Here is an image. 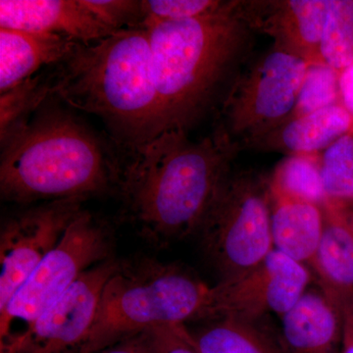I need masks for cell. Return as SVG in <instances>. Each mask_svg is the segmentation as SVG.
<instances>
[{
    "mask_svg": "<svg viewBox=\"0 0 353 353\" xmlns=\"http://www.w3.org/2000/svg\"><path fill=\"white\" fill-rule=\"evenodd\" d=\"M119 264L106 259L88 269L32 323L14 353H79L97 317L102 292Z\"/></svg>",
    "mask_w": 353,
    "mask_h": 353,
    "instance_id": "8fae6325",
    "label": "cell"
},
{
    "mask_svg": "<svg viewBox=\"0 0 353 353\" xmlns=\"http://www.w3.org/2000/svg\"><path fill=\"white\" fill-rule=\"evenodd\" d=\"M323 226L322 206L271 194L274 250L311 266L321 241Z\"/></svg>",
    "mask_w": 353,
    "mask_h": 353,
    "instance_id": "ac0fdd59",
    "label": "cell"
},
{
    "mask_svg": "<svg viewBox=\"0 0 353 353\" xmlns=\"http://www.w3.org/2000/svg\"><path fill=\"white\" fill-rule=\"evenodd\" d=\"M95 17L114 32L143 28V4L137 0H83Z\"/></svg>",
    "mask_w": 353,
    "mask_h": 353,
    "instance_id": "484cf974",
    "label": "cell"
},
{
    "mask_svg": "<svg viewBox=\"0 0 353 353\" xmlns=\"http://www.w3.org/2000/svg\"><path fill=\"white\" fill-rule=\"evenodd\" d=\"M77 41L0 28V94L68 57Z\"/></svg>",
    "mask_w": 353,
    "mask_h": 353,
    "instance_id": "2e32d148",
    "label": "cell"
},
{
    "mask_svg": "<svg viewBox=\"0 0 353 353\" xmlns=\"http://www.w3.org/2000/svg\"><path fill=\"white\" fill-rule=\"evenodd\" d=\"M326 294L340 311L341 324H343V343H341V353H353V290Z\"/></svg>",
    "mask_w": 353,
    "mask_h": 353,
    "instance_id": "83f0119b",
    "label": "cell"
},
{
    "mask_svg": "<svg viewBox=\"0 0 353 353\" xmlns=\"http://www.w3.org/2000/svg\"><path fill=\"white\" fill-rule=\"evenodd\" d=\"M0 28L92 43L114 34L83 0H1Z\"/></svg>",
    "mask_w": 353,
    "mask_h": 353,
    "instance_id": "4fadbf2b",
    "label": "cell"
},
{
    "mask_svg": "<svg viewBox=\"0 0 353 353\" xmlns=\"http://www.w3.org/2000/svg\"><path fill=\"white\" fill-rule=\"evenodd\" d=\"M329 0L241 1V12L255 32L268 34L274 46L305 60L323 63L321 41Z\"/></svg>",
    "mask_w": 353,
    "mask_h": 353,
    "instance_id": "7c38bea8",
    "label": "cell"
},
{
    "mask_svg": "<svg viewBox=\"0 0 353 353\" xmlns=\"http://www.w3.org/2000/svg\"><path fill=\"white\" fill-rule=\"evenodd\" d=\"M52 97L101 118L130 153L157 138L163 120L148 30H120L94 43H77L55 66Z\"/></svg>",
    "mask_w": 353,
    "mask_h": 353,
    "instance_id": "3957f363",
    "label": "cell"
},
{
    "mask_svg": "<svg viewBox=\"0 0 353 353\" xmlns=\"http://www.w3.org/2000/svg\"><path fill=\"white\" fill-rule=\"evenodd\" d=\"M146 353H199L185 324L165 325L143 333Z\"/></svg>",
    "mask_w": 353,
    "mask_h": 353,
    "instance_id": "4316f807",
    "label": "cell"
},
{
    "mask_svg": "<svg viewBox=\"0 0 353 353\" xmlns=\"http://www.w3.org/2000/svg\"><path fill=\"white\" fill-rule=\"evenodd\" d=\"M321 241L311 264L326 294L353 290V208L326 201Z\"/></svg>",
    "mask_w": 353,
    "mask_h": 353,
    "instance_id": "e0dca14e",
    "label": "cell"
},
{
    "mask_svg": "<svg viewBox=\"0 0 353 353\" xmlns=\"http://www.w3.org/2000/svg\"><path fill=\"white\" fill-rule=\"evenodd\" d=\"M353 129V116L341 103L290 118L272 131L252 139L243 150L320 155Z\"/></svg>",
    "mask_w": 353,
    "mask_h": 353,
    "instance_id": "5bb4252c",
    "label": "cell"
},
{
    "mask_svg": "<svg viewBox=\"0 0 353 353\" xmlns=\"http://www.w3.org/2000/svg\"><path fill=\"white\" fill-rule=\"evenodd\" d=\"M327 201L353 208V129L320 154Z\"/></svg>",
    "mask_w": 353,
    "mask_h": 353,
    "instance_id": "603a6c76",
    "label": "cell"
},
{
    "mask_svg": "<svg viewBox=\"0 0 353 353\" xmlns=\"http://www.w3.org/2000/svg\"><path fill=\"white\" fill-rule=\"evenodd\" d=\"M340 102V73L324 63L309 64L290 119Z\"/></svg>",
    "mask_w": 353,
    "mask_h": 353,
    "instance_id": "cb8c5ba5",
    "label": "cell"
},
{
    "mask_svg": "<svg viewBox=\"0 0 353 353\" xmlns=\"http://www.w3.org/2000/svg\"><path fill=\"white\" fill-rule=\"evenodd\" d=\"M224 0H141L143 28L155 23L178 22L214 13L226 4Z\"/></svg>",
    "mask_w": 353,
    "mask_h": 353,
    "instance_id": "d4e9b609",
    "label": "cell"
},
{
    "mask_svg": "<svg viewBox=\"0 0 353 353\" xmlns=\"http://www.w3.org/2000/svg\"><path fill=\"white\" fill-rule=\"evenodd\" d=\"M83 199L48 201L6 221L0 234V310L61 241Z\"/></svg>",
    "mask_w": 353,
    "mask_h": 353,
    "instance_id": "30bf717a",
    "label": "cell"
},
{
    "mask_svg": "<svg viewBox=\"0 0 353 353\" xmlns=\"http://www.w3.org/2000/svg\"><path fill=\"white\" fill-rule=\"evenodd\" d=\"M210 294V285L172 265H119L104 287L94 325L79 353H101L157 327L203 319Z\"/></svg>",
    "mask_w": 353,
    "mask_h": 353,
    "instance_id": "5b68a950",
    "label": "cell"
},
{
    "mask_svg": "<svg viewBox=\"0 0 353 353\" xmlns=\"http://www.w3.org/2000/svg\"><path fill=\"white\" fill-rule=\"evenodd\" d=\"M240 3L227 1L202 17L146 28L163 132H189L214 109L219 111L252 59L256 32Z\"/></svg>",
    "mask_w": 353,
    "mask_h": 353,
    "instance_id": "7a4b0ae2",
    "label": "cell"
},
{
    "mask_svg": "<svg viewBox=\"0 0 353 353\" xmlns=\"http://www.w3.org/2000/svg\"><path fill=\"white\" fill-rule=\"evenodd\" d=\"M192 336L199 353H285L257 321L240 318L209 319Z\"/></svg>",
    "mask_w": 353,
    "mask_h": 353,
    "instance_id": "d6986e66",
    "label": "cell"
},
{
    "mask_svg": "<svg viewBox=\"0 0 353 353\" xmlns=\"http://www.w3.org/2000/svg\"><path fill=\"white\" fill-rule=\"evenodd\" d=\"M309 63L272 46L252 59L221 106L219 123L234 143L243 145L290 119Z\"/></svg>",
    "mask_w": 353,
    "mask_h": 353,
    "instance_id": "ba28073f",
    "label": "cell"
},
{
    "mask_svg": "<svg viewBox=\"0 0 353 353\" xmlns=\"http://www.w3.org/2000/svg\"><path fill=\"white\" fill-rule=\"evenodd\" d=\"M340 101L353 116V63L340 73Z\"/></svg>",
    "mask_w": 353,
    "mask_h": 353,
    "instance_id": "f1b7e54d",
    "label": "cell"
},
{
    "mask_svg": "<svg viewBox=\"0 0 353 353\" xmlns=\"http://www.w3.org/2000/svg\"><path fill=\"white\" fill-rule=\"evenodd\" d=\"M282 320L288 353H341L340 311L320 288L307 290Z\"/></svg>",
    "mask_w": 353,
    "mask_h": 353,
    "instance_id": "9a60e30c",
    "label": "cell"
},
{
    "mask_svg": "<svg viewBox=\"0 0 353 353\" xmlns=\"http://www.w3.org/2000/svg\"><path fill=\"white\" fill-rule=\"evenodd\" d=\"M312 282L308 267L273 250L256 267L240 277L211 287L203 319L234 317L257 321L267 313L283 317Z\"/></svg>",
    "mask_w": 353,
    "mask_h": 353,
    "instance_id": "9c48e42d",
    "label": "cell"
},
{
    "mask_svg": "<svg viewBox=\"0 0 353 353\" xmlns=\"http://www.w3.org/2000/svg\"><path fill=\"white\" fill-rule=\"evenodd\" d=\"M199 233L221 281L240 277L261 263L274 250L268 179L252 171L233 172Z\"/></svg>",
    "mask_w": 353,
    "mask_h": 353,
    "instance_id": "8992f818",
    "label": "cell"
},
{
    "mask_svg": "<svg viewBox=\"0 0 353 353\" xmlns=\"http://www.w3.org/2000/svg\"><path fill=\"white\" fill-rule=\"evenodd\" d=\"M275 196L323 206L327 201L323 187L320 155H289L281 160L268 179Z\"/></svg>",
    "mask_w": 353,
    "mask_h": 353,
    "instance_id": "ffe728a7",
    "label": "cell"
},
{
    "mask_svg": "<svg viewBox=\"0 0 353 353\" xmlns=\"http://www.w3.org/2000/svg\"><path fill=\"white\" fill-rule=\"evenodd\" d=\"M57 65L0 94L1 139H6L13 130L27 122L46 99L52 97Z\"/></svg>",
    "mask_w": 353,
    "mask_h": 353,
    "instance_id": "44dd1931",
    "label": "cell"
},
{
    "mask_svg": "<svg viewBox=\"0 0 353 353\" xmlns=\"http://www.w3.org/2000/svg\"><path fill=\"white\" fill-rule=\"evenodd\" d=\"M101 353H146L143 333L125 339Z\"/></svg>",
    "mask_w": 353,
    "mask_h": 353,
    "instance_id": "f546056e",
    "label": "cell"
},
{
    "mask_svg": "<svg viewBox=\"0 0 353 353\" xmlns=\"http://www.w3.org/2000/svg\"><path fill=\"white\" fill-rule=\"evenodd\" d=\"M241 150L218 125L199 141L189 132H162L131 152L118 187L146 234L182 240L199 233Z\"/></svg>",
    "mask_w": 353,
    "mask_h": 353,
    "instance_id": "6da1fadb",
    "label": "cell"
},
{
    "mask_svg": "<svg viewBox=\"0 0 353 353\" xmlns=\"http://www.w3.org/2000/svg\"><path fill=\"white\" fill-rule=\"evenodd\" d=\"M120 170L90 128L46 102L1 141L0 192L7 201L85 199L118 185Z\"/></svg>",
    "mask_w": 353,
    "mask_h": 353,
    "instance_id": "277c9868",
    "label": "cell"
},
{
    "mask_svg": "<svg viewBox=\"0 0 353 353\" xmlns=\"http://www.w3.org/2000/svg\"><path fill=\"white\" fill-rule=\"evenodd\" d=\"M105 227L88 211L72 221L61 241L0 310V350L14 353L28 330L81 276L108 259Z\"/></svg>",
    "mask_w": 353,
    "mask_h": 353,
    "instance_id": "52a82bcc",
    "label": "cell"
},
{
    "mask_svg": "<svg viewBox=\"0 0 353 353\" xmlns=\"http://www.w3.org/2000/svg\"><path fill=\"white\" fill-rule=\"evenodd\" d=\"M320 52L338 73L353 63V0H329Z\"/></svg>",
    "mask_w": 353,
    "mask_h": 353,
    "instance_id": "7402d4cb",
    "label": "cell"
}]
</instances>
